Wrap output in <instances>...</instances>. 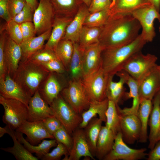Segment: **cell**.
<instances>
[{"mask_svg": "<svg viewBox=\"0 0 160 160\" xmlns=\"http://www.w3.org/2000/svg\"><path fill=\"white\" fill-rule=\"evenodd\" d=\"M159 32L160 33V27H159Z\"/></svg>", "mask_w": 160, "mask_h": 160, "instance_id": "60", "label": "cell"}, {"mask_svg": "<svg viewBox=\"0 0 160 160\" xmlns=\"http://www.w3.org/2000/svg\"><path fill=\"white\" fill-rule=\"evenodd\" d=\"M68 155L69 152L66 147L62 143L57 142L55 148L43 156L40 159L42 160H58L64 155L65 157L63 160H67Z\"/></svg>", "mask_w": 160, "mask_h": 160, "instance_id": "41", "label": "cell"}, {"mask_svg": "<svg viewBox=\"0 0 160 160\" xmlns=\"http://www.w3.org/2000/svg\"><path fill=\"white\" fill-rule=\"evenodd\" d=\"M63 74L50 72L38 89L41 97L49 105L67 86Z\"/></svg>", "mask_w": 160, "mask_h": 160, "instance_id": "12", "label": "cell"}, {"mask_svg": "<svg viewBox=\"0 0 160 160\" xmlns=\"http://www.w3.org/2000/svg\"><path fill=\"white\" fill-rule=\"evenodd\" d=\"M23 133L15 131V135L19 141L31 153H35L39 159L49 152L50 149L56 147L57 142L55 139L43 140L37 145H33L23 137Z\"/></svg>", "mask_w": 160, "mask_h": 160, "instance_id": "31", "label": "cell"}, {"mask_svg": "<svg viewBox=\"0 0 160 160\" xmlns=\"http://www.w3.org/2000/svg\"><path fill=\"white\" fill-rule=\"evenodd\" d=\"M50 73L41 64L27 59L20 61L12 78L32 96Z\"/></svg>", "mask_w": 160, "mask_h": 160, "instance_id": "3", "label": "cell"}, {"mask_svg": "<svg viewBox=\"0 0 160 160\" xmlns=\"http://www.w3.org/2000/svg\"><path fill=\"white\" fill-rule=\"evenodd\" d=\"M116 75L119 77L122 78L125 84H127L129 87V91L126 93L125 97L127 99L131 98L133 99L132 105L130 108L121 109L118 105L117 106L119 113L121 114H132L137 115L140 100L139 92L138 81L133 78L123 70L118 72Z\"/></svg>", "mask_w": 160, "mask_h": 160, "instance_id": "16", "label": "cell"}, {"mask_svg": "<svg viewBox=\"0 0 160 160\" xmlns=\"http://www.w3.org/2000/svg\"><path fill=\"white\" fill-rule=\"evenodd\" d=\"M141 28L132 14L110 15L102 26L99 43L103 50L127 45L136 38Z\"/></svg>", "mask_w": 160, "mask_h": 160, "instance_id": "1", "label": "cell"}, {"mask_svg": "<svg viewBox=\"0 0 160 160\" xmlns=\"http://www.w3.org/2000/svg\"><path fill=\"white\" fill-rule=\"evenodd\" d=\"M73 145L67 160H79L82 157L95 160L87 143L84 129L79 128L73 133Z\"/></svg>", "mask_w": 160, "mask_h": 160, "instance_id": "21", "label": "cell"}, {"mask_svg": "<svg viewBox=\"0 0 160 160\" xmlns=\"http://www.w3.org/2000/svg\"><path fill=\"white\" fill-rule=\"evenodd\" d=\"M81 79L70 80L60 93L66 102L80 114L88 108L90 102Z\"/></svg>", "mask_w": 160, "mask_h": 160, "instance_id": "8", "label": "cell"}, {"mask_svg": "<svg viewBox=\"0 0 160 160\" xmlns=\"http://www.w3.org/2000/svg\"><path fill=\"white\" fill-rule=\"evenodd\" d=\"M146 43L140 34L128 44L103 50L101 68L105 73L114 76L122 70L128 60L134 54L141 51Z\"/></svg>", "mask_w": 160, "mask_h": 160, "instance_id": "2", "label": "cell"}, {"mask_svg": "<svg viewBox=\"0 0 160 160\" xmlns=\"http://www.w3.org/2000/svg\"><path fill=\"white\" fill-rule=\"evenodd\" d=\"M73 50V43L69 40L63 39L54 50L57 59L62 63L66 71H68Z\"/></svg>", "mask_w": 160, "mask_h": 160, "instance_id": "35", "label": "cell"}, {"mask_svg": "<svg viewBox=\"0 0 160 160\" xmlns=\"http://www.w3.org/2000/svg\"><path fill=\"white\" fill-rule=\"evenodd\" d=\"M160 140V131L158 136L157 139V142L159 140Z\"/></svg>", "mask_w": 160, "mask_h": 160, "instance_id": "57", "label": "cell"}, {"mask_svg": "<svg viewBox=\"0 0 160 160\" xmlns=\"http://www.w3.org/2000/svg\"><path fill=\"white\" fill-rule=\"evenodd\" d=\"M53 135L57 142L62 143L66 147L69 154L73 145L72 137L63 125Z\"/></svg>", "mask_w": 160, "mask_h": 160, "instance_id": "42", "label": "cell"}, {"mask_svg": "<svg viewBox=\"0 0 160 160\" xmlns=\"http://www.w3.org/2000/svg\"><path fill=\"white\" fill-rule=\"evenodd\" d=\"M0 95L6 98L19 100L28 108L31 96L8 74L4 78H0Z\"/></svg>", "mask_w": 160, "mask_h": 160, "instance_id": "13", "label": "cell"}, {"mask_svg": "<svg viewBox=\"0 0 160 160\" xmlns=\"http://www.w3.org/2000/svg\"><path fill=\"white\" fill-rule=\"evenodd\" d=\"M41 64L50 72L63 74L66 71L62 63L57 59L52 60Z\"/></svg>", "mask_w": 160, "mask_h": 160, "instance_id": "45", "label": "cell"}, {"mask_svg": "<svg viewBox=\"0 0 160 160\" xmlns=\"http://www.w3.org/2000/svg\"><path fill=\"white\" fill-rule=\"evenodd\" d=\"M119 114L120 131L123 139L128 144H133L140 136L141 126L139 118L135 114Z\"/></svg>", "mask_w": 160, "mask_h": 160, "instance_id": "14", "label": "cell"}, {"mask_svg": "<svg viewBox=\"0 0 160 160\" xmlns=\"http://www.w3.org/2000/svg\"><path fill=\"white\" fill-rule=\"evenodd\" d=\"M157 68L160 74V65H157Z\"/></svg>", "mask_w": 160, "mask_h": 160, "instance_id": "58", "label": "cell"}, {"mask_svg": "<svg viewBox=\"0 0 160 160\" xmlns=\"http://www.w3.org/2000/svg\"><path fill=\"white\" fill-rule=\"evenodd\" d=\"M158 93L159 94V96H160V90H159V92H158Z\"/></svg>", "mask_w": 160, "mask_h": 160, "instance_id": "59", "label": "cell"}, {"mask_svg": "<svg viewBox=\"0 0 160 160\" xmlns=\"http://www.w3.org/2000/svg\"><path fill=\"white\" fill-rule=\"evenodd\" d=\"M153 107L149 121L150 132L148 148L151 150L157 142L160 131V97L157 93L153 99Z\"/></svg>", "mask_w": 160, "mask_h": 160, "instance_id": "24", "label": "cell"}, {"mask_svg": "<svg viewBox=\"0 0 160 160\" xmlns=\"http://www.w3.org/2000/svg\"><path fill=\"white\" fill-rule=\"evenodd\" d=\"M102 27H89L83 25L80 33L78 43L84 49L87 47L99 42Z\"/></svg>", "mask_w": 160, "mask_h": 160, "instance_id": "36", "label": "cell"}, {"mask_svg": "<svg viewBox=\"0 0 160 160\" xmlns=\"http://www.w3.org/2000/svg\"><path fill=\"white\" fill-rule=\"evenodd\" d=\"M4 54L7 74L12 77L17 71L22 58V52L20 45L7 35Z\"/></svg>", "mask_w": 160, "mask_h": 160, "instance_id": "19", "label": "cell"}, {"mask_svg": "<svg viewBox=\"0 0 160 160\" xmlns=\"http://www.w3.org/2000/svg\"><path fill=\"white\" fill-rule=\"evenodd\" d=\"M7 133V128L5 126L4 127H0V137H2L5 134Z\"/></svg>", "mask_w": 160, "mask_h": 160, "instance_id": "54", "label": "cell"}, {"mask_svg": "<svg viewBox=\"0 0 160 160\" xmlns=\"http://www.w3.org/2000/svg\"><path fill=\"white\" fill-rule=\"evenodd\" d=\"M26 4L25 0H9L8 11L12 19L21 12Z\"/></svg>", "mask_w": 160, "mask_h": 160, "instance_id": "48", "label": "cell"}, {"mask_svg": "<svg viewBox=\"0 0 160 160\" xmlns=\"http://www.w3.org/2000/svg\"><path fill=\"white\" fill-rule=\"evenodd\" d=\"M153 5L151 0H115L110 15L132 14L135 10Z\"/></svg>", "mask_w": 160, "mask_h": 160, "instance_id": "25", "label": "cell"}, {"mask_svg": "<svg viewBox=\"0 0 160 160\" xmlns=\"http://www.w3.org/2000/svg\"><path fill=\"white\" fill-rule=\"evenodd\" d=\"M111 2V4L110 8H111L113 5L115 0H110Z\"/></svg>", "mask_w": 160, "mask_h": 160, "instance_id": "56", "label": "cell"}, {"mask_svg": "<svg viewBox=\"0 0 160 160\" xmlns=\"http://www.w3.org/2000/svg\"><path fill=\"white\" fill-rule=\"evenodd\" d=\"M73 18L55 15L51 33L44 45L45 48L54 50L58 43L63 37L67 27Z\"/></svg>", "mask_w": 160, "mask_h": 160, "instance_id": "23", "label": "cell"}, {"mask_svg": "<svg viewBox=\"0 0 160 160\" xmlns=\"http://www.w3.org/2000/svg\"><path fill=\"white\" fill-rule=\"evenodd\" d=\"M52 28L36 37L34 36L22 42L20 44L22 52L20 61L27 59L32 54L44 47L45 42L49 39Z\"/></svg>", "mask_w": 160, "mask_h": 160, "instance_id": "28", "label": "cell"}, {"mask_svg": "<svg viewBox=\"0 0 160 160\" xmlns=\"http://www.w3.org/2000/svg\"><path fill=\"white\" fill-rule=\"evenodd\" d=\"M146 148H131L125 143L121 132H118L115 137L111 151L105 156L103 160H137L147 156Z\"/></svg>", "mask_w": 160, "mask_h": 160, "instance_id": "9", "label": "cell"}, {"mask_svg": "<svg viewBox=\"0 0 160 160\" xmlns=\"http://www.w3.org/2000/svg\"><path fill=\"white\" fill-rule=\"evenodd\" d=\"M132 15L140 23L142 31L140 34L147 42H152L156 36L154 21L160 22V13L153 5L144 7L133 12Z\"/></svg>", "mask_w": 160, "mask_h": 160, "instance_id": "10", "label": "cell"}, {"mask_svg": "<svg viewBox=\"0 0 160 160\" xmlns=\"http://www.w3.org/2000/svg\"><path fill=\"white\" fill-rule=\"evenodd\" d=\"M74 50L68 71L71 80L81 79L83 77V55L84 49L78 42L73 43Z\"/></svg>", "mask_w": 160, "mask_h": 160, "instance_id": "33", "label": "cell"}, {"mask_svg": "<svg viewBox=\"0 0 160 160\" xmlns=\"http://www.w3.org/2000/svg\"><path fill=\"white\" fill-rule=\"evenodd\" d=\"M152 4L156 10L160 12V0H151Z\"/></svg>", "mask_w": 160, "mask_h": 160, "instance_id": "53", "label": "cell"}, {"mask_svg": "<svg viewBox=\"0 0 160 160\" xmlns=\"http://www.w3.org/2000/svg\"><path fill=\"white\" fill-rule=\"evenodd\" d=\"M26 3L31 7L34 11L38 5L39 3L37 0H25Z\"/></svg>", "mask_w": 160, "mask_h": 160, "instance_id": "52", "label": "cell"}, {"mask_svg": "<svg viewBox=\"0 0 160 160\" xmlns=\"http://www.w3.org/2000/svg\"><path fill=\"white\" fill-rule=\"evenodd\" d=\"M110 8L89 13L85 18L84 25L89 27H99L107 21L110 15Z\"/></svg>", "mask_w": 160, "mask_h": 160, "instance_id": "38", "label": "cell"}, {"mask_svg": "<svg viewBox=\"0 0 160 160\" xmlns=\"http://www.w3.org/2000/svg\"><path fill=\"white\" fill-rule=\"evenodd\" d=\"M109 76L101 67L82 78V83L90 101H101L107 98V88Z\"/></svg>", "mask_w": 160, "mask_h": 160, "instance_id": "5", "label": "cell"}, {"mask_svg": "<svg viewBox=\"0 0 160 160\" xmlns=\"http://www.w3.org/2000/svg\"><path fill=\"white\" fill-rule=\"evenodd\" d=\"M157 59L155 55L150 53L144 55L140 51L128 60L122 70L139 81L156 66Z\"/></svg>", "mask_w": 160, "mask_h": 160, "instance_id": "7", "label": "cell"}, {"mask_svg": "<svg viewBox=\"0 0 160 160\" xmlns=\"http://www.w3.org/2000/svg\"><path fill=\"white\" fill-rule=\"evenodd\" d=\"M0 104L4 110L3 122L13 129L16 130L27 121L28 108L23 103L0 95Z\"/></svg>", "mask_w": 160, "mask_h": 160, "instance_id": "6", "label": "cell"}, {"mask_svg": "<svg viewBox=\"0 0 160 160\" xmlns=\"http://www.w3.org/2000/svg\"><path fill=\"white\" fill-rule=\"evenodd\" d=\"M7 134L11 137L14 143L12 147L1 148L0 149L12 154L17 160H38L37 157L33 156L22 144L17 139L15 135V131L9 125L5 126Z\"/></svg>", "mask_w": 160, "mask_h": 160, "instance_id": "29", "label": "cell"}, {"mask_svg": "<svg viewBox=\"0 0 160 160\" xmlns=\"http://www.w3.org/2000/svg\"><path fill=\"white\" fill-rule=\"evenodd\" d=\"M148 160H160V140L157 141L152 149L148 154Z\"/></svg>", "mask_w": 160, "mask_h": 160, "instance_id": "51", "label": "cell"}, {"mask_svg": "<svg viewBox=\"0 0 160 160\" xmlns=\"http://www.w3.org/2000/svg\"><path fill=\"white\" fill-rule=\"evenodd\" d=\"M157 66L138 81L140 99L152 100L160 90V74Z\"/></svg>", "mask_w": 160, "mask_h": 160, "instance_id": "18", "label": "cell"}, {"mask_svg": "<svg viewBox=\"0 0 160 160\" xmlns=\"http://www.w3.org/2000/svg\"><path fill=\"white\" fill-rule=\"evenodd\" d=\"M103 122L99 118L94 117L84 129L90 151L94 157L95 155L97 141Z\"/></svg>", "mask_w": 160, "mask_h": 160, "instance_id": "34", "label": "cell"}, {"mask_svg": "<svg viewBox=\"0 0 160 160\" xmlns=\"http://www.w3.org/2000/svg\"><path fill=\"white\" fill-rule=\"evenodd\" d=\"M55 15L73 17L83 3L81 0H49Z\"/></svg>", "mask_w": 160, "mask_h": 160, "instance_id": "32", "label": "cell"}, {"mask_svg": "<svg viewBox=\"0 0 160 160\" xmlns=\"http://www.w3.org/2000/svg\"><path fill=\"white\" fill-rule=\"evenodd\" d=\"M103 50L99 42L90 45L84 49L83 77L93 73L101 67Z\"/></svg>", "mask_w": 160, "mask_h": 160, "instance_id": "20", "label": "cell"}, {"mask_svg": "<svg viewBox=\"0 0 160 160\" xmlns=\"http://www.w3.org/2000/svg\"><path fill=\"white\" fill-rule=\"evenodd\" d=\"M8 34L6 30H0V78H4L6 74L4 54V46Z\"/></svg>", "mask_w": 160, "mask_h": 160, "instance_id": "43", "label": "cell"}, {"mask_svg": "<svg viewBox=\"0 0 160 160\" xmlns=\"http://www.w3.org/2000/svg\"><path fill=\"white\" fill-rule=\"evenodd\" d=\"M42 121L47 131L52 135L62 125L60 122L54 115L49 117Z\"/></svg>", "mask_w": 160, "mask_h": 160, "instance_id": "46", "label": "cell"}, {"mask_svg": "<svg viewBox=\"0 0 160 160\" xmlns=\"http://www.w3.org/2000/svg\"><path fill=\"white\" fill-rule=\"evenodd\" d=\"M23 41L28 40L35 36V27L33 22L28 21L20 24Z\"/></svg>", "mask_w": 160, "mask_h": 160, "instance_id": "47", "label": "cell"}, {"mask_svg": "<svg viewBox=\"0 0 160 160\" xmlns=\"http://www.w3.org/2000/svg\"><path fill=\"white\" fill-rule=\"evenodd\" d=\"M5 30L10 38L17 43L20 44L23 41L20 24L12 20L7 23Z\"/></svg>", "mask_w": 160, "mask_h": 160, "instance_id": "40", "label": "cell"}, {"mask_svg": "<svg viewBox=\"0 0 160 160\" xmlns=\"http://www.w3.org/2000/svg\"><path fill=\"white\" fill-rule=\"evenodd\" d=\"M83 3L85 4L88 7L89 6L92 0H81Z\"/></svg>", "mask_w": 160, "mask_h": 160, "instance_id": "55", "label": "cell"}, {"mask_svg": "<svg viewBox=\"0 0 160 160\" xmlns=\"http://www.w3.org/2000/svg\"><path fill=\"white\" fill-rule=\"evenodd\" d=\"M108 103V99L107 98L101 101H91L88 108L81 114L82 121L79 128L84 129L90 121L97 115L103 122H105V113Z\"/></svg>", "mask_w": 160, "mask_h": 160, "instance_id": "26", "label": "cell"}, {"mask_svg": "<svg viewBox=\"0 0 160 160\" xmlns=\"http://www.w3.org/2000/svg\"><path fill=\"white\" fill-rule=\"evenodd\" d=\"M57 59L54 50L44 47L32 54L27 59L41 64Z\"/></svg>", "mask_w": 160, "mask_h": 160, "instance_id": "39", "label": "cell"}, {"mask_svg": "<svg viewBox=\"0 0 160 160\" xmlns=\"http://www.w3.org/2000/svg\"><path fill=\"white\" fill-rule=\"evenodd\" d=\"M16 131L25 134L27 140L33 145H36L46 138L54 139L45 127L42 121L24 122Z\"/></svg>", "mask_w": 160, "mask_h": 160, "instance_id": "15", "label": "cell"}, {"mask_svg": "<svg viewBox=\"0 0 160 160\" xmlns=\"http://www.w3.org/2000/svg\"><path fill=\"white\" fill-rule=\"evenodd\" d=\"M53 115L71 135L82 121L81 114L76 113L64 100L60 94L49 105Z\"/></svg>", "mask_w": 160, "mask_h": 160, "instance_id": "4", "label": "cell"}, {"mask_svg": "<svg viewBox=\"0 0 160 160\" xmlns=\"http://www.w3.org/2000/svg\"><path fill=\"white\" fill-rule=\"evenodd\" d=\"M9 0H0V17L6 23L12 19L9 13L8 3Z\"/></svg>", "mask_w": 160, "mask_h": 160, "instance_id": "50", "label": "cell"}, {"mask_svg": "<svg viewBox=\"0 0 160 160\" xmlns=\"http://www.w3.org/2000/svg\"><path fill=\"white\" fill-rule=\"evenodd\" d=\"M111 2L110 0H92L88 7L89 13L110 8Z\"/></svg>", "mask_w": 160, "mask_h": 160, "instance_id": "49", "label": "cell"}, {"mask_svg": "<svg viewBox=\"0 0 160 160\" xmlns=\"http://www.w3.org/2000/svg\"><path fill=\"white\" fill-rule=\"evenodd\" d=\"M55 14L49 0H39L35 10L33 22L39 36L52 28Z\"/></svg>", "mask_w": 160, "mask_h": 160, "instance_id": "11", "label": "cell"}, {"mask_svg": "<svg viewBox=\"0 0 160 160\" xmlns=\"http://www.w3.org/2000/svg\"><path fill=\"white\" fill-rule=\"evenodd\" d=\"M117 133L102 126L97 140L95 156L99 160H103L111 151Z\"/></svg>", "mask_w": 160, "mask_h": 160, "instance_id": "27", "label": "cell"}, {"mask_svg": "<svg viewBox=\"0 0 160 160\" xmlns=\"http://www.w3.org/2000/svg\"><path fill=\"white\" fill-rule=\"evenodd\" d=\"M117 105L113 101L108 100V107L105 113V126L116 133L120 131V116Z\"/></svg>", "mask_w": 160, "mask_h": 160, "instance_id": "37", "label": "cell"}, {"mask_svg": "<svg viewBox=\"0 0 160 160\" xmlns=\"http://www.w3.org/2000/svg\"><path fill=\"white\" fill-rule=\"evenodd\" d=\"M152 107V100L144 98L140 99V105L137 114L141 126V132L138 140L140 143H145L148 138V124Z\"/></svg>", "mask_w": 160, "mask_h": 160, "instance_id": "30", "label": "cell"}, {"mask_svg": "<svg viewBox=\"0 0 160 160\" xmlns=\"http://www.w3.org/2000/svg\"><path fill=\"white\" fill-rule=\"evenodd\" d=\"M34 12L30 5L26 3L21 12L12 20L19 24L26 22H33Z\"/></svg>", "mask_w": 160, "mask_h": 160, "instance_id": "44", "label": "cell"}, {"mask_svg": "<svg viewBox=\"0 0 160 160\" xmlns=\"http://www.w3.org/2000/svg\"><path fill=\"white\" fill-rule=\"evenodd\" d=\"M89 13L88 7L84 3H82L68 25L63 39L69 40L73 43L78 42L79 36L85 19Z\"/></svg>", "mask_w": 160, "mask_h": 160, "instance_id": "22", "label": "cell"}, {"mask_svg": "<svg viewBox=\"0 0 160 160\" xmlns=\"http://www.w3.org/2000/svg\"><path fill=\"white\" fill-rule=\"evenodd\" d=\"M49 105L42 98L38 89L31 97L28 104L27 121H42L53 116Z\"/></svg>", "mask_w": 160, "mask_h": 160, "instance_id": "17", "label": "cell"}]
</instances>
